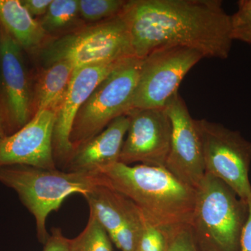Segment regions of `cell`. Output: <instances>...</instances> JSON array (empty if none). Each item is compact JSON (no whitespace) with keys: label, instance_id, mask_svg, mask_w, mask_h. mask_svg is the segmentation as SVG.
Segmentation results:
<instances>
[{"label":"cell","instance_id":"cell-1","mask_svg":"<svg viewBox=\"0 0 251 251\" xmlns=\"http://www.w3.org/2000/svg\"><path fill=\"white\" fill-rule=\"evenodd\" d=\"M120 15L138 58L167 46L196 50L204 58L226 59L230 53L231 15L220 0H131Z\"/></svg>","mask_w":251,"mask_h":251},{"label":"cell","instance_id":"cell-2","mask_svg":"<svg viewBox=\"0 0 251 251\" xmlns=\"http://www.w3.org/2000/svg\"><path fill=\"white\" fill-rule=\"evenodd\" d=\"M94 173L100 184L134 203L149 224L161 230L167 239L191 224L196 190L164 167L130 166L118 161Z\"/></svg>","mask_w":251,"mask_h":251},{"label":"cell","instance_id":"cell-3","mask_svg":"<svg viewBox=\"0 0 251 251\" xmlns=\"http://www.w3.org/2000/svg\"><path fill=\"white\" fill-rule=\"evenodd\" d=\"M0 183L17 193L20 201L36 220L38 239L43 244L49 239L46 220L58 210L69 196H85L100 184L96 173L49 170L35 167H0Z\"/></svg>","mask_w":251,"mask_h":251},{"label":"cell","instance_id":"cell-4","mask_svg":"<svg viewBox=\"0 0 251 251\" xmlns=\"http://www.w3.org/2000/svg\"><path fill=\"white\" fill-rule=\"evenodd\" d=\"M189 227L199 251H240L248 203L228 185L206 173L196 188Z\"/></svg>","mask_w":251,"mask_h":251},{"label":"cell","instance_id":"cell-5","mask_svg":"<svg viewBox=\"0 0 251 251\" xmlns=\"http://www.w3.org/2000/svg\"><path fill=\"white\" fill-rule=\"evenodd\" d=\"M141 64L135 56L125 57L97 86L74 120L70 135L74 150L131 110Z\"/></svg>","mask_w":251,"mask_h":251},{"label":"cell","instance_id":"cell-6","mask_svg":"<svg viewBox=\"0 0 251 251\" xmlns=\"http://www.w3.org/2000/svg\"><path fill=\"white\" fill-rule=\"evenodd\" d=\"M132 55L128 31L120 15L60 36L40 52L44 67L67 61L74 69Z\"/></svg>","mask_w":251,"mask_h":251},{"label":"cell","instance_id":"cell-7","mask_svg":"<svg viewBox=\"0 0 251 251\" xmlns=\"http://www.w3.org/2000/svg\"><path fill=\"white\" fill-rule=\"evenodd\" d=\"M195 121L202 143L206 173L228 185L247 202L251 197V142L240 132L221 124L205 119Z\"/></svg>","mask_w":251,"mask_h":251},{"label":"cell","instance_id":"cell-8","mask_svg":"<svg viewBox=\"0 0 251 251\" xmlns=\"http://www.w3.org/2000/svg\"><path fill=\"white\" fill-rule=\"evenodd\" d=\"M203 58L201 52L185 46L153 50L142 59L132 109L164 108L186 74Z\"/></svg>","mask_w":251,"mask_h":251},{"label":"cell","instance_id":"cell-9","mask_svg":"<svg viewBox=\"0 0 251 251\" xmlns=\"http://www.w3.org/2000/svg\"><path fill=\"white\" fill-rule=\"evenodd\" d=\"M24 52L1 27L0 112L6 135L21 129L33 117L30 77Z\"/></svg>","mask_w":251,"mask_h":251},{"label":"cell","instance_id":"cell-10","mask_svg":"<svg viewBox=\"0 0 251 251\" xmlns=\"http://www.w3.org/2000/svg\"><path fill=\"white\" fill-rule=\"evenodd\" d=\"M171 122V147L165 168L195 189L206 174L202 147L196 121L176 92L164 107Z\"/></svg>","mask_w":251,"mask_h":251},{"label":"cell","instance_id":"cell-11","mask_svg":"<svg viewBox=\"0 0 251 251\" xmlns=\"http://www.w3.org/2000/svg\"><path fill=\"white\" fill-rule=\"evenodd\" d=\"M120 162L164 167L171 147V122L163 108H133Z\"/></svg>","mask_w":251,"mask_h":251},{"label":"cell","instance_id":"cell-12","mask_svg":"<svg viewBox=\"0 0 251 251\" xmlns=\"http://www.w3.org/2000/svg\"><path fill=\"white\" fill-rule=\"evenodd\" d=\"M125 58L74 69L65 95L56 110L53 133L56 166L67 168L72 159L75 150L71 143L70 135L79 110L97 86Z\"/></svg>","mask_w":251,"mask_h":251},{"label":"cell","instance_id":"cell-13","mask_svg":"<svg viewBox=\"0 0 251 251\" xmlns=\"http://www.w3.org/2000/svg\"><path fill=\"white\" fill-rule=\"evenodd\" d=\"M55 119L54 110L36 112L23 128L0 139V167L21 165L57 169L53 152Z\"/></svg>","mask_w":251,"mask_h":251},{"label":"cell","instance_id":"cell-14","mask_svg":"<svg viewBox=\"0 0 251 251\" xmlns=\"http://www.w3.org/2000/svg\"><path fill=\"white\" fill-rule=\"evenodd\" d=\"M129 122L127 114L119 117L103 131L78 147L68 165L67 171L94 173L120 161Z\"/></svg>","mask_w":251,"mask_h":251},{"label":"cell","instance_id":"cell-15","mask_svg":"<svg viewBox=\"0 0 251 251\" xmlns=\"http://www.w3.org/2000/svg\"><path fill=\"white\" fill-rule=\"evenodd\" d=\"M92 214L103 226L110 239L127 220L140 209L124 195L99 184L84 196Z\"/></svg>","mask_w":251,"mask_h":251},{"label":"cell","instance_id":"cell-16","mask_svg":"<svg viewBox=\"0 0 251 251\" xmlns=\"http://www.w3.org/2000/svg\"><path fill=\"white\" fill-rule=\"evenodd\" d=\"M0 26L27 52L40 47L47 34L21 0H0Z\"/></svg>","mask_w":251,"mask_h":251},{"label":"cell","instance_id":"cell-17","mask_svg":"<svg viewBox=\"0 0 251 251\" xmlns=\"http://www.w3.org/2000/svg\"><path fill=\"white\" fill-rule=\"evenodd\" d=\"M74 67L67 61H60L46 67L36 87V112L45 110L56 112L72 79Z\"/></svg>","mask_w":251,"mask_h":251},{"label":"cell","instance_id":"cell-18","mask_svg":"<svg viewBox=\"0 0 251 251\" xmlns=\"http://www.w3.org/2000/svg\"><path fill=\"white\" fill-rule=\"evenodd\" d=\"M111 242L103 226L90 214L83 231L69 239V251H112Z\"/></svg>","mask_w":251,"mask_h":251},{"label":"cell","instance_id":"cell-19","mask_svg":"<svg viewBox=\"0 0 251 251\" xmlns=\"http://www.w3.org/2000/svg\"><path fill=\"white\" fill-rule=\"evenodd\" d=\"M79 15L78 0H52L39 23L46 33L55 32L72 25Z\"/></svg>","mask_w":251,"mask_h":251},{"label":"cell","instance_id":"cell-20","mask_svg":"<svg viewBox=\"0 0 251 251\" xmlns=\"http://www.w3.org/2000/svg\"><path fill=\"white\" fill-rule=\"evenodd\" d=\"M79 14L89 22L103 21L118 16L126 1L123 0H78Z\"/></svg>","mask_w":251,"mask_h":251},{"label":"cell","instance_id":"cell-21","mask_svg":"<svg viewBox=\"0 0 251 251\" xmlns=\"http://www.w3.org/2000/svg\"><path fill=\"white\" fill-rule=\"evenodd\" d=\"M146 219L141 211L127 220L111 241L122 251H138Z\"/></svg>","mask_w":251,"mask_h":251},{"label":"cell","instance_id":"cell-22","mask_svg":"<svg viewBox=\"0 0 251 251\" xmlns=\"http://www.w3.org/2000/svg\"><path fill=\"white\" fill-rule=\"evenodd\" d=\"M231 30L233 41L251 45V0H240L237 9L231 15Z\"/></svg>","mask_w":251,"mask_h":251},{"label":"cell","instance_id":"cell-23","mask_svg":"<svg viewBox=\"0 0 251 251\" xmlns=\"http://www.w3.org/2000/svg\"><path fill=\"white\" fill-rule=\"evenodd\" d=\"M167 247L168 240L164 234L146 221L138 251H166Z\"/></svg>","mask_w":251,"mask_h":251},{"label":"cell","instance_id":"cell-24","mask_svg":"<svg viewBox=\"0 0 251 251\" xmlns=\"http://www.w3.org/2000/svg\"><path fill=\"white\" fill-rule=\"evenodd\" d=\"M167 240L166 251H199L189 226L178 229Z\"/></svg>","mask_w":251,"mask_h":251},{"label":"cell","instance_id":"cell-25","mask_svg":"<svg viewBox=\"0 0 251 251\" xmlns=\"http://www.w3.org/2000/svg\"><path fill=\"white\" fill-rule=\"evenodd\" d=\"M43 251H69V239L64 237L62 229L54 227L44 244Z\"/></svg>","mask_w":251,"mask_h":251},{"label":"cell","instance_id":"cell-26","mask_svg":"<svg viewBox=\"0 0 251 251\" xmlns=\"http://www.w3.org/2000/svg\"><path fill=\"white\" fill-rule=\"evenodd\" d=\"M52 0H21V4L33 18L44 16Z\"/></svg>","mask_w":251,"mask_h":251},{"label":"cell","instance_id":"cell-27","mask_svg":"<svg viewBox=\"0 0 251 251\" xmlns=\"http://www.w3.org/2000/svg\"><path fill=\"white\" fill-rule=\"evenodd\" d=\"M247 203L249 211L241 236L240 251H251V197L249 198Z\"/></svg>","mask_w":251,"mask_h":251},{"label":"cell","instance_id":"cell-28","mask_svg":"<svg viewBox=\"0 0 251 251\" xmlns=\"http://www.w3.org/2000/svg\"><path fill=\"white\" fill-rule=\"evenodd\" d=\"M4 136H6V132H5L4 129V122H3L1 112H0V139H1Z\"/></svg>","mask_w":251,"mask_h":251},{"label":"cell","instance_id":"cell-29","mask_svg":"<svg viewBox=\"0 0 251 251\" xmlns=\"http://www.w3.org/2000/svg\"><path fill=\"white\" fill-rule=\"evenodd\" d=\"M0 55H1V27H0ZM0 63H1V59H0ZM1 68V64H0ZM0 85H1V76H0Z\"/></svg>","mask_w":251,"mask_h":251}]
</instances>
